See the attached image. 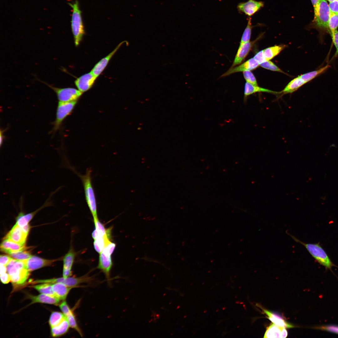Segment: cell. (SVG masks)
Segmentation results:
<instances>
[{"mask_svg": "<svg viewBox=\"0 0 338 338\" xmlns=\"http://www.w3.org/2000/svg\"><path fill=\"white\" fill-rule=\"evenodd\" d=\"M12 259V258L9 256L5 255H1L0 257V264L6 266Z\"/></svg>", "mask_w": 338, "mask_h": 338, "instance_id": "42", "label": "cell"}, {"mask_svg": "<svg viewBox=\"0 0 338 338\" xmlns=\"http://www.w3.org/2000/svg\"><path fill=\"white\" fill-rule=\"evenodd\" d=\"M319 0H311L314 8L315 7Z\"/></svg>", "mask_w": 338, "mask_h": 338, "instance_id": "46", "label": "cell"}, {"mask_svg": "<svg viewBox=\"0 0 338 338\" xmlns=\"http://www.w3.org/2000/svg\"><path fill=\"white\" fill-rule=\"evenodd\" d=\"M3 133H2V132H1H1H0V146H1L2 145V142H3Z\"/></svg>", "mask_w": 338, "mask_h": 338, "instance_id": "47", "label": "cell"}, {"mask_svg": "<svg viewBox=\"0 0 338 338\" xmlns=\"http://www.w3.org/2000/svg\"><path fill=\"white\" fill-rule=\"evenodd\" d=\"M69 5L72 8L71 28L75 46H78L85 34L82 12L78 0H76L73 3H69Z\"/></svg>", "mask_w": 338, "mask_h": 338, "instance_id": "5", "label": "cell"}, {"mask_svg": "<svg viewBox=\"0 0 338 338\" xmlns=\"http://www.w3.org/2000/svg\"><path fill=\"white\" fill-rule=\"evenodd\" d=\"M72 170L81 180L84 188L85 199L93 218H98L96 200L92 183L91 168H87L86 173L84 175L78 172L73 168Z\"/></svg>", "mask_w": 338, "mask_h": 338, "instance_id": "3", "label": "cell"}, {"mask_svg": "<svg viewBox=\"0 0 338 338\" xmlns=\"http://www.w3.org/2000/svg\"><path fill=\"white\" fill-rule=\"evenodd\" d=\"M28 235L23 230L21 227L16 224L4 239H8L20 244H24Z\"/></svg>", "mask_w": 338, "mask_h": 338, "instance_id": "12", "label": "cell"}, {"mask_svg": "<svg viewBox=\"0 0 338 338\" xmlns=\"http://www.w3.org/2000/svg\"><path fill=\"white\" fill-rule=\"evenodd\" d=\"M305 84L304 81L299 76L291 81L281 93L284 94L293 93Z\"/></svg>", "mask_w": 338, "mask_h": 338, "instance_id": "23", "label": "cell"}, {"mask_svg": "<svg viewBox=\"0 0 338 338\" xmlns=\"http://www.w3.org/2000/svg\"><path fill=\"white\" fill-rule=\"evenodd\" d=\"M253 58L258 62L259 65L267 60L264 55L263 50L257 53Z\"/></svg>", "mask_w": 338, "mask_h": 338, "instance_id": "40", "label": "cell"}, {"mask_svg": "<svg viewBox=\"0 0 338 338\" xmlns=\"http://www.w3.org/2000/svg\"><path fill=\"white\" fill-rule=\"evenodd\" d=\"M316 329L338 334V325H328L318 326Z\"/></svg>", "mask_w": 338, "mask_h": 338, "instance_id": "38", "label": "cell"}, {"mask_svg": "<svg viewBox=\"0 0 338 338\" xmlns=\"http://www.w3.org/2000/svg\"><path fill=\"white\" fill-rule=\"evenodd\" d=\"M330 67L329 65L327 64L316 70L303 74L299 76L306 84L325 73Z\"/></svg>", "mask_w": 338, "mask_h": 338, "instance_id": "25", "label": "cell"}, {"mask_svg": "<svg viewBox=\"0 0 338 338\" xmlns=\"http://www.w3.org/2000/svg\"><path fill=\"white\" fill-rule=\"evenodd\" d=\"M72 274L71 270L64 269H63V277L64 278L69 277Z\"/></svg>", "mask_w": 338, "mask_h": 338, "instance_id": "44", "label": "cell"}, {"mask_svg": "<svg viewBox=\"0 0 338 338\" xmlns=\"http://www.w3.org/2000/svg\"><path fill=\"white\" fill-rule=\"evenodd\" d=\"M44 83L55 92L60 102H69L77 100L82 94V92L74 88H58Z\"/></svg>", "mask_w": 338, "mask_h": 338, "instance_id": "7", "label": "cell"}, {"mask_svg": "<svg viewBox=\"0 0 338 338\" xmlns=\"http://www.w3.org/2000/svg\"><path fill=\"white\" fill-rule=\"evenodd\" d=\"M77 102V100L69 102L59 101L53 131L55 132L59 128L63 121L72 111Z\"/></svg>", "mask_w": 338, "mask_h": 338, "instance_id": "6", "label": "cell"}, {"mask_svg": "<svg viewBox=\"0 0 338 338\" xmlns=\"http://www.w3.org/2000/svg\"><path fill=\"white\" fill-rule=\"evenodd\" d=\"M330 34L337 30L338 27V13L331 12L329 21Z\"/></svg>", "mask_w": 338, "mask_h": 338, "instance_id": "32", "label": "cell"}, {"mask_svg": "<svg viewBox=\"0 0 338 338\" xmlns=\"http://www.w3.org/2000/svg\"><path fill=\"white\" fill-rule=\"evenodd\" d=\"M111 235H107L94 239V246L95 251L100 253L105 247L110 242Z\"/></svg>", "mask_w": 338, "mask_h": 338, "instance_id": "27", "label": "cell"}, {"mask_svg": "<svg viewBox=\"0 0 338 338\" xmlns=\"http://www.w3.org/2000/svg\"><path fill=\"white\" fill-rule=\"evenodd\" d=\"M254 43L250 41L240 44L231 68L239 65L243 61L251 49Z\"/></svg>", "mask_w": 338, "mask_h": 338, "instance_id": "13", "label": "cell"}, {"mask_svg": "<svg viewBox=\"0 0 338 338\" xmlns=\"http://www.w3.org/2000/svg\"><path fill=\"white\" fill-rule=\"evenodd\" d=\"M75 253L70 250L64 258L63 269L71 270L75 257Z\"/></svg>", "mask_w": 338, "mask_h": 338, "instance_id": "30", "label": "cell"}, {"mask_svg": "<svg viewBox=\"0 0 338 338\" xmlns=\"http://www.w3.org/2000/svg\"><path fill=\"white\" fill-rule=\"evenodd\" d=\"M0 279L2 282L4 284H8L11 281L10 276L6 273L0 274Z\"/></svg>", "mask_w": 338, "mask_h": 338, "instance_id": "43", "label": "cell"}, {"mask_svg": "<svg viewBox=\"0 0 338 338\" xmlns=\"http://www.w3.org/2000/svg\"><path fill=\"white\" fill-rule=\"evenodd\" d=\"M248 18L247 24L243 34L240 44L250 41L253 26L251 17Z\"/></svg>", "mask_w": 338, "mask_h": 338, "instance_id": "31", "label": "cell"}, {"mask_svg": "<svg viewBox=\"0 0 338 338\" xmlns=\"http://www.w3.org/2000/svg\"><path fill=\"white\" fill-rule=\"evenodd\" d=\"M28 298L31 300V304L40 303L57 305L60 300L57 297L43 294L37 296L29 295Z\"/></svg>", "mask_w": 338, "mask_h": 338, "instance_id": "18", "label": "cell"}, {"mask_svg": "<svg viewBox=\"0 0 338 338\" xmlns=\"http://www.w3.org/2000/svg\"><path fill=\"white\" fill-rule=\"evenodd\" d=\"M327 0L328 1H329L330 3V2H332L334 1L335 0Z\"/></svg>", "mask_w": 338, "mask_h": 338, "instance_id": "48", "label": "cell"}, {"mask_svg": "<svg viewBox=\"0 0 338 338\" xmlns=\"http://www.w3.org/2000/svg\"><path fill=\"white\" fill-rule=\"evenodd\" d=\"M259 65V64L256 60L253 58H251L240 65L230 67L220 77H226L237 72L253 70L257 68Z\"/></svg>", "mask_w": 338, "mask_h": 338, "instance_id": "10", "label": "cell"}, {"mask_svg": "<svg viewBox=\"0 0 338 338\" xmlns=\"http://www.w3.org/2000/svg\"><path fill=\"white\" fill-rule=\"evenodd\" d=\"M244 78L246 81L255 85H258L255 77L250 71H245L243 72Z\"/></svg>", "mask_w": 338, "mask_h": 338, "instance_id": "36", "label": "cell"}, {"mask_svg": "<svg viewBox=\"0 0 338 338\" xmlns=\"http://www.w3.org/2000/svg\"><path fill=\"white\" fill-rule=\"evenodd\" d=\"M314 18L313 20L315 27L320 32V41L323 42V37L326 33L330 34L329 21L330 11L329 5L326 0H319L314 8Z\"/></svg>", "mask_w": 338, "mask_h": 338, "instance_id": "1", "label": "cell"}, {"mask_svg": "<svg viewBox=\"0 0 338 338\" xmlns=\"http://www.w3.org/2000/svg\"><path fill=\"white\" fill-rule=\"evenodd\" d=\"M267 92L273 94L279 93V92L267 89L260 87L258 85H255L246 82L244 88V98L245 101L248 97L249 95L257 92Z\"/></svg>", "mask_w": 338, "mask_h": 338, "instance_id": "19", "label": "cell"}, {"mask_svg": "<svg viewBox=\"0 0 338 338\" xmlns=\"http://www.w3.org/2000/svg\"><path fill=\"white\" fill-rule=\"evenodd\" d=\"M26 250L12 253L9 254L16 259L20 261L25 260L32 256L30 253Z\"/></svg>", "mask_w": 338, "mask_h": 338, "instance_id": "34", "label": "cell"}, {"mask_svg": "<svg viewBox=\"0 0 338 338\" xmlns=\"http://www.w3.org/2000/svg\"><path fill=\"white\" fill-rule=\"evenodd\" d=\"M123 43V42L120 43L113 51L106 57L102 58L95 65L91 71L96 78L103 71L110 59Z\"/></svg>", "mask_w": 338, "mask_h": 338, "instance_id": "15", "label": "cell"}, {"mask_svg": "<svg viewBox=\"0 0 338 338\" xmlns=\"http://www.w3.org/2000/svg\"><path fill=\"white\" fill-rule=\"evenodd\" d=\"M111 255L104 249L100 253L98 266L105 274L108 282L110 281V271L113 265Z\"/></svg>", "mask_w": 338, "mask_h": 338, "instance_id": "9", "label": "cell"}, {"mask_svg": "<svg viewBox=\"0 0 338 338\" xmlns=\"http://www.w3.org/2000/svg\"><path fill=\"white\" fill-rule=\"evenodd\" d=\"M65 318L66 316L63 313L59 312H53L51 315L49 321L51 328L59 325Z\"/></svg>", "mask_w": 338, "mask_h": 338, "instance_id": "29", "label": "cell"}, {"mask_svg": "<svg viewBox=\"0 0 338 338\" xmlns=\"http://www.w3.org/2000/svg\"><path fill=\"white\" fill-rule=\"evenodd\" d=\"M288 333L285 328L272 323L267 328L264 337L267 338H285Z\"/></svg>", "mask_w": 338, "mask_h": 338, "instance_id": "16", "label": "cell"}, {"mask_svg": "<svg viewBox=\"0 0 338 338\" xmlns=\"http://www.w3.org/2000/svg\"><path fill=\"white\" fill-rule=\"evenodd\" d=\"M285 47V45H275L267 48L263 50L264 55L267 60H269L279 54Z\"/></svg>", "mask_w": 338, "mask_h": 338, "instance_id": "26", "label": "cell"}, {"mask_svg": "<svg viewBox=\"0 0 338 338\" xmlns=\"http://www.w3.org/2000/svg\"><path fill=\"white\" fill-rule=\"evenodd\" d=\"M53 291L57 297L60 300H64L72 287L67 286L61 283H56L52 284Z\"/></svg>", "mask_w": 338, "mask_h": 338, "instance_id": "21", "label": "cell"}, {"mask_svg": "<svg viewBox=\"0 0 338 338\" xmlns=\"http://www.w3.org/2000/svg\"><path fill=\"white\" fill-rule=\"evenodd\" d=\"M0 248L2 251L9 254L27 248L25 244H20L6 239H4L1 243Z\"/></svg>", "mask_w": 338, "mask_h": 338, "instance_id": "17", "label": "cell"}, {"mask_svg": "<svg viewBox=\"0 0 338 338\" xmlns=\"http://www.w3.org/2000/svg\"><path fill=\"white\" fill-rule=\"evenodd\" d=\"M59 307L63 314L65 316H67L72 311L70 309L66 302L65 301H64L60 305Z\"/></svg>", "mask_w": 338, "mask_h": 338, "instance_id": "39", "label": "cell"}, {"mask_svg": "<svg viewBox=\"0 0 338 338\" xmlns=\"http://www.w3.org/2000/svg\"><path fill=\"white\" fill-rule=\"evenodd\" d=\"M330 36L332 39L333 44L336 49L335 52L331 59V61H332L334 59L338 57V31L337 30H335L330 34Z\"/></svg>", "mask_w": 338, "mask_h": 338, "instance_id": "37", "label": "cell"}, {"mask_svg": "<svg viewBox=\"0 0 338 338\" xmlns=\"http://www.w3.org/2000/svg\"><path fill=\"white\" fill-rule=\"evenodd\" d=\"M94 221L95 229L92 233V236L94 239L107 235H111L112 228L106 229L98 218H94Z\"/></svg>", "mask_w": 338, "mask_h": 338, "instance_id": "20", "label": "cell"}, {"mask_svg": "<svg viewBox=\"0 0 338 338\" xmlns=\"http://www.w3.org/2000/svg\"><path fill=\"white\" fill-rule=\"evenodd\" d=\"M264 313L268 316V318L275 325L285 328H291L293 326L288 323L280 316L274 314L266 310H264Z\"/></svg>", "mask_w": 338, "mask_h": 338, "instance_id": "22", "label": "cell"}, {"mask_svg": "<svg viewBox=\"0 0 338 338\" xmlns=\"http://www.w3.org/2000/svg\"><path fill=\"white\" fill-rule=\"evenodd\" d=\"M97 78L91 71L77 78L75 84L78 90L83 93L92 87Z\"/></svg>", "mask_w": 338, "mask_h": 338, "instance_id": "11", "label": "cell"}, {"mask_svg": "<svg viewBox=\"0 0 338 338\" xmlns=\"http://www.w3.org/2000/svg\"><path fill=\"white\" fill-rule=\"evenodd\" d=\"M264 3L255 0H248L246 2L239 3L237 8L239 13H243L248 17H251L263 7Z\"/></svg>", "mask_w": 338, "mask_h": 338, "instance_id": "8", "label": "cell"}, {"mask_svg": "<svg viewBox=\"0 0 338 338\" xmlns=\"http://www.w3.org/2000/svg\"><path fill=\"white\" fill-rule=\"evenodd\" d=\"M329 7L331 12L338 13V0H335L330 3Z\"/></svg>", "mask_w": 338, "mask_h": 338, "instance_id": "41", "label": "cell"}, {"mask_svg": "<svg viewBox=\"0 0 338 338\" xmlns=\"http://www.w3.org/2000/svg\"><path fill=\"white\" fill-rule=\"evenodd\" d=\"M70 327L66 317L58 325L51 328V334L53 337H57L66 333Z\"/></svg>", "mask_w": 338, "mask_h": 338, "instance_id": "24", "label": "cell"}, {"mask_svg": "<svg viewBox=\"0 0 338 338\" xmlns=\"http://www.w3.org/2000/svg\"><path fill=\"white\" fill-rule=\"evenodd\" d=\"M7 270L6 266L0 264V274L5 273L7 271Z\"/></svg>", "mask_w": 338, "mask_h": 338, "instance_id": "45", "label": "cell"}, {"mask_svg": "<svg viewBox=\"0 0 338 338\" xmlns=\"http://www.w3.org/2000/svg\"><path fill=\"white\" fill-rule=\"evenodd\" d=\"M259 65L261 67L269 70L284 73L282 70L269 60H266Z\"/></svg>", "mask_w": 338, "mask_h": 338, "instance_id": "35", "label": "cell"}, {"mask_svg": "<svg viewBox=\"0 0 338 338\" xmlns=\"http://www.w3.org/2000/svg\"><path fill=\"white\" fill-rule=\"evenodd\" d=\"M286 232L294 241L304 246L315 261L324 266L326 269H329L332 272V267H336L338 268V266L332 262L326 252L319 243H305L290 234L287 231Z\"/></svg>", "mask_w": 338, "mask_h": 338, "instance_id": "2", "label": "cell"}, {"mask_svg": "<svg viewBox=\"0 0 338 338\" xmlns=\"http://www.w3.org/2000/svg\"><path fill=\"white\" fill-rule=\"evenodd\" d=\"M33 287L42 294L57 298L53 290L52 284L50 283H43L34 285Z\"/></svg>", "mask_w": 338, "mask_h": 338, "instance_id": "28", "label": "cell"}, {"mask_svg": "<svg viewBox=\"0 0 338 338\" xmlns=\"http://www.w3.org/2000/svg\"><path fill=\"white\" fill-rule=\"evenodd\" d=\"M66 317L68 320L70 327L75 329L78 332L81 336H82V333L77 325L75 316L72 311Z\"/></svg>", "mask_w": 338, "mask_h": 338, "instance_id": "33", "label": "cell"}, {"mask_svg": "<svg viewBox=\"0 0 338 338\" xmlns=\"http://www.w3.org/2000/svg\"><path fill=\"white\" fill-rule=\"evenodd\" d=\"M23 261L26 267L29 271L50 265L53 261L52 260L45 259L38 257L32 256L28 259Z\"/></svg>", "mask_w": 338, "mask_h": 338, "instance_id": "14", "label": "cell"}, {"mask_svg": "<svg viewBox=\"0 0 338 338\" xmlns=\"http://www.w3.org/2000/svg\"><path fill=\"white\" fill-rule=\"evenodd\" d=\"M7 271L11 278V281L15 286H20L26 282L29 275V271L23 261L13 259L6 265Z\"/></svg>", "mask_w": 338, "mask_h": 338, "instance_id": "4", "label": "cell"}]
</instances>
